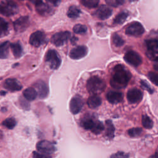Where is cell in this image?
I'll use <instances>...</instances> for the list:
<instances>
[{
    "instance_id": "obj_24",
    "label": "cell",
    "mask_w": 158,
    "mask_h": 158,
    "mask_svg": "<svg viewBox=\"0 0 158 158\" xmlns=\"http://www.w3.org/2000/svg\"><path fill=\"white\" fill-rule=\"evenodd\" d=\"M114 126L111 120H107L106 121V136L109 139H112L114 137Z\"/></svg>"
},
{
    "instance_id": "obj_40",
    "label": "cell",
    "mask_w": 158,
    "mask_h": 158,
    "mask_svg": "<svg viewBox=\"0 0 158 158\" xmlns=\"http://www.w3.org/2000/svg\"><path fill=\"white\" fill-rule=\"evenodd\" d=\"M33 158H51L49 155L43 154L41 152H33Z\"/></svg>"
},
{
    "instance_id": "obj_46",
    "label": "cell",
    "mask_w": 158,
    "mask_h": 158,
    "mask_svg": "<svg viewBox=\"0 0 158 158\" xmlns=\"http://www.w3.org/2000/svg\"><path fill=\"white\" fill-rule=\"evenodd\" d=\"M30 1L32 3H34L35 4L36 3L40 2V1H41V0H30Z\"/></svg>"
},
{
    "instance_id": "obj_25",
    "label": "cell",
    "mask_w": 158,
    "mask_h": 158,
    "mask_svg": "<svg viewBox=\"0 0 158 158\" xmlns=\"http://www.w3.org/2000/svg\"><path fill=\"white\" fill-rule=\"evenodd\" d=\"M10 47V43L8 41H4L1 44L0 57L1 59H6L9 55V49Z\"/></svg>"
},
{
    "instance_id": "obj_11",
    "label": "cell",
    "mask_w": 158,
    "mask_h": 158,
    "mask_svg": "<svg viewBox=\"0 0 158 158\" xmlns=\"http://www.w3.org/2000/svg\"><path fill=\"white\" fill-rule=\"evenodd\" d=\"M98 120L95 118L94 114H87L81 118L80 120V125L85 130H92L95 127Z\"/></svg>"
},
{
    "instance_id": "obj_5",
    "label": "cell",
    "mask_w": 158,
    "mask_h": 158,
    "mask_svg": "<svg viewBox=\"0 0 158 158\" xmlns=\"http://www.w3.org/2000/svg\"><path fill=\"white\" fill-rule=\"evenodd\" d=\"M45 61L52 70L57 69L61 64V59L56 50H49L45 57Z\"/></svg>"
},
{
    "instance_id": "obj_22",
    "label": "cell",
    "mask_w": 158,
    "mask_h": 158,
    "mask_svg": "<svg viewBox=\"0 0 158 158\" xmlns=\"http://www.w3.org/2000/svg\"><path fill=\"white\" fill-rule=\"evenodd\" d=\"M37 94H38V93L36 90L32 87L27 88L23 92V95L24 98L27 100L30 101L35 100L37 97Z\"/></svg>"
},
{
    "instance_id": "obj_36",
    "label": "cell",
    "mask_w": 158,
    "mask_h": 158,
    "mask_svg": "<svg viewBox=\"0 0 158 158\" xmlns=\"http://www.w3.org/2000/svg\"><path fill=\"white\" fill-rule=\"evenodd\" d=\"M105 1L107 5L114 7H117L124 3V0H105Z\"/></svg>"
},
{
    "instance_id": "obj_27",
    "label": "cell",
    "mask_w": 158,
    "mask_h": 158,
    "mask_svg": "<svg viewBox=\"0 0 158 158\" xmlns=\"http://www.w3.org/2000/svg\"><path fill=\"white\" fill-rule=\"evenodd\" d=\"M128 13L125 11H123L117 14L114 18L113 22L114 24H122L127 19Z\"/></svg>"
},
{
    "instance_id": "obj_28",
    "label": "cell",
    "mask_w": 158,
    "mask_h": 158,
    "mask_svg": "<svg viewBox=\"0 0 158 158\" xmlns=\"http://www.w3.org/2000/svg\"><path fill=\"white\" fill-rule=\"evenodd\" d=\"M0 32H1V36L3 37L4 36L6 35L8 33L9 30V24L7 22H6L3 18H1L0 22Z\"/></svg>"
},
{
    "instance_id": "obj_43",
    "label": "cell",
    "mask_w": 158,
    "mask_h": 158,
    "mask_svg": "<svg viewBox=\"0 0 158 158\" xmlns=\"http://www.w3.org/2000/svg\"><path fill=\"white\" fill-rule=\"evenodd\" d=\"M154 68L156 70H157L158 72V60L155 61L154 64Z\"/></svg>"
},
{
    "instance_id": "obj_8",
    "label": "cell",
    "mask_w": 158,
    "mask_h": 158,
    "mask_svg": "<svg viewBox=\"0 0 158 158\" xmlns=\"http://www.w3.org/2000/svg\"><path fill=\"white\" fill-rule=\"evenodd\" d=\"M46 41V36L45 33L41 31H36L33 32L30 36V44L36 48L40 47L44 44Z\"/></svg>"
},
{
    "instance_id": "obj_26",
    "label": "cell",
    "mask_w": 158,
    "mask_h": 158,
    "mask_svg": "<svg viewBox=\"0 0 158 158\" xmlns=\"http://www.w3.org/2000/svg\"><path fill=\"white\" fill-rule=\"evenodd\" d=\"M81 10L76 6H71L67 12V16L70 19H77L81 14Z\"/></svg>"
},
{
    "instance_id": "obj_45",
    "label": "cell",
    "mask_w": 158,
    "mask_h": 158,
    "mask_svg": "<svg viewBox=\"0 0 158 158\" xmlns=\"http://www.w3.org/2000/svg\"><path fill=\"white\" fill-rule=\"evenodd\" d=\"M150 158H158V153L157 152V153L154 154V155L151 156L150 157Z\"/></svg>"
},
{
    "instance_id": "obj_35",
    "label": "cell",
    "mask_w": 158,
    "mask_h": 158,
    "mask_svg": "<svg viewBox=\"0 0 158 158\" xmlns=\"http://www.w3.org/2000/svg\"><path fill=\"white\" fill-rule=\"evenodd\" d=\"M104 129V126L103 125V123L98 120L97 123L96 124L95 127H94V128L92 130V132L96 135H98V134H100Z\"/></svg>"
},
{
    "instance_id": "obj_41",
    "label": "cell",
    "mask_w": 158,
    "mask_h": 158,
    "mask_svg": "<svg viewBox=\"0 0 158 158\" xmlns=\"http://www.w3.org/2000/svg\"><path fill=\"white\" fill-rule=\"evenodd\" d=\"M20 104H21V106L23 107V108H24L25 109H28L29 107H30V106L29 104L25 101H23V100H21L20 101Z\"/></svg>"
},
{
    "instance_id": "obj_32",
    "label": "cell",
    "mask_w": 158,
    "mask_h": 158,
    "mask_svg": "<svg viewBox=\"0 0 158 158\" xmlns=\"http://www.w3.org/2000/svg\"><path fill=\"white\" fill-rule=\"evenodd\" d=\"M143 133V130L141 128L136 127L131 128L128 131V134L131 137H137L140 136Z\"/></svg>"
},
{
    "instance_id": "obj_6",
    "label": "cell",
    "mask_w": 158,
    "mask_h": 158,
    "mask_svg": "<svg viewBox=\"0 0 158 158\" xmlns=\"http://www.w3.org/2000/svg\"><path fill=\"white\" fill-rule=\"evenodd\" d=\"M71 34L69 31H60L54 34L51 39L52 44L56 46H61L65 44L70 38Z\"/></svg>"
},
{
    "instance_id": "obj_3",
    "label": "cell",
    "mask_w": 158,
    "mask_h": 158,
    "mask_svg": "<svg viewBox=\"0 0 158 158\" xmlns=\"http://www.w3.org/2000/svg\"><path fill=\"white\" fill-rule=\"evenodd\" d=\"M1 13L4 16L10 17L15 15L19 12L17 4L12 0H2L0 6Z\"/></svg>"
},
{
    "instance_id": "obj_14",
    "label": "cell",
    "mask_w": 158,
    "mask_h": 158,
    "mask_svg": "<svg viewBox=\"0 0 158 158\" xmlns=\"http://www.w3.org/2000/svg\"><path fill=\"white\" fill-rule=\"evenodd\" d=\"M36 10L38 14L43 17H48L53 14L54 9L48 4L43 2L42 1L35 4Z\"/></svg>"
},
{
    "instance_id": "obj_16",
    "label": "cell",
    "mask_w": 158,
    "mask_h": 158,
    "mask_svg": "<svg viewBox=\"0 0 158 158\" xmlns=\"http://www.w3.org/2000/svg\"><path fill=\"white\" fill-rule=\"evenodd\" d=\"M88 54V49L85 46H79L73 48L70 53L69 57L74 60L80 59L86 56Z\"/></svg>"
},
{
    "instance_id": "obj_13",
    "label": "cell",
    "mask_w": 158,
    "mask_h": 158,
    "mask_svg": "<svg viewBox=\"0 0 158 158\" xmlns=\"http://www.w3.org/2000/svg\"><path fill=\"white\" fill-rule=\"evenodd\" d=\"M83 104V100L81 96L78 95L73 96L70 100L69 104L70 112L73 114H77L82 109Z\"/></svg>"
},
{
    "instance_id": "obj_12",
    "label": "cell",
    "mask_w": 158,
    "mask_h": 158,
    "mask_svg": "<svg viewBox=\"0 0 158 158\" xmlns=\"http://www.w3.org/2000/svg\"><path fill=\"white\" fill-rule=\"evenodd\" d=\"M13 25L16 33H22L27 30L30 25L29 17L28 16L20 17L14 21Z\"/></svg>"
},
{
    "instance_id": "obj_9",
    "label": "cell",
    "mask_w": 158,
    "mask_h": 158,
    "mask_svg": "<svg viewBox=\"0 0 158 158\" xmlns=\"http://www.w3.org/2000/svg\"><path fill=\"white\" fill-rule=\"evenodd\" d=\"M124 60L128 64L138 67L142 63V59L139 54L134 51H128L124 55Z\"/></svg>"
},
{
    "instance_id": "obj_31",
    "label": "cell",
    "mask_w": 158,
    "mask_h": 158,
    "mask_svg": "<svg viewBox=\"0 0 158 158\" xmlns=\"http://www.w3.org/2000/svg\"><path fill=\"white\" fill-rule=\"evenodd\" d=\"M81 4L88 8L96 7L99 2V0H81Z\"/></svg>"
},
{
    "instance_id": "obj_42",
    "label": "cell",
    "mask_w": 158,
    "mask_h": 158,
    "mask_svg": "<svg viewBox=\"0 0 158 158\" xmlns=\"http://www.w3.org/2000/svg\"><path fill=\"white\" fill-rule=\"evenodd\" d=\"M48 2L53 4L54 6H57L60 4V0H47Z\"/></svg>"
},
{
    "instance_id": "obj_47",
    "label": "cell",
    "mask_w": 158,
    "mask_h": 158,
    "mask_svg": "<svg viewBox=\"0 0 158 158\" xmlns=\"http://www.w3.org/2000/svg\"><path fill=\"white\" fill-rule=\"evenodd\" d=\"M130 2H133V1H136L137 0H128Z\"/></svg>"
},
{
    "instance_id": "obj_21",
    "label": "cell",
    "mask_w": 158,
    "mask_h": 158,
    "mask_svg": "<svg viewBox=\"0 0 158 158\" xmlns=\"http://www.w3.org/2000/svg\"><path fill=\"white\" fill-rule=\"evenodd\" d=\"M102 102L101 98L97 94H93L90 96L87 101V104L91 109H96L98 107Z\"/></svg>"
},
{
    "instance_id": "obj_39",
    "label": "cell",
    "mask_w": 158,
    "mask_h": 158,
    "mask_svg": "<svg viewBox=\"0 0 158 158\" xmlns=\"http://www.w3.org/2000/svg\"><path fill=\"white\" fill-rule=\"evenodd\" d=\"M140 83H141V87H142L143 89L147 90L149 93H153V91H154L153 89L150 86V85H149L146 81H144V80H141Z\"/></svg>"
},
{
    "instance_id": "obj_29",
    "label": "cell",
    "mask_w": 158,
    "mask_h": 158,
    "mask_svg": "<svg viewBox=\"0 0 158 158\" xmlns=\"http://www.w3.org/2000/svg\"><path fill=\"white\" fill-rule=\"evenodd\" d=\"M141 122L143 126L146 129H151L153 127V122L151 119L149 117L146 115H144L142 116Z\"/></svg>"
},
{
    "instance_id": "obj_30",
    "label": "cell",
    "mask_w": 158,
    "mask_h": 158,
    "mask_svg": "<svg viewBox=\"0 0 158 158\" xmlns=\"http://www.w3.org/2000/svg\"><path fill=\"white\" fill-rule=\"evenodd\" d=\"M2 125L8 129H12L16 125V120L13 117H9L2 122Z\"/></svg>"
},
{
    "instance_id": "obj_23",
    "label": "cell",
    "mask_w": 158,
    "mask_h": 158,
    "mask_svg": "<svg viewBox=\"0 0 158 158\" xmlns=\"http://www.w3.org/2000/svg\"><path fill=\"white\" fill-rule=\"evenodd\" d=\"M10 48L11 49L14 56L15 58H19L22 56L23 54V49L20 43L17 42L14 43H10Z\"/></svg>"
},
{
    "instance_id": "obj_10",
    "label": "cell",
    "mask_w": 158,
    "mask_h": 158,
    "mask_svg": "<svg viewBox=\"0 0 158 158\" xmlns=\"http://www.w3.org/2000/svg\"><path fill=\"white\" fill-rule=\"evenodd\" d=\"M36 149L40 152L48 155L52 154L56 150L54 143L46 140L39 141L36 144Z\"/></svg>"
},
{
    "instance_id": "obj_37",
    "label": "cell",
    "mask_w": 158,
    "mask_h": 158,
    "mask_svg": "<svg viewBox=\"0 0 158 158\" xmlns=\"http://www.w3.org/2000/svg\"><path fill=\"white\" fill-rule=\"evenodd\" d=\"M148 77L152 83L158 86V75L157 73L150 72L148 74Z\"/></svg>"
},
{
    "instance_id": "obj_44",
    "label": "cell",
    "mask_w": 158,
    "mask_h": 158,
    "mask_svg": "<svg viewBox=\"0 0 158 158\" xmlns=\"http://www.w3.org/2000/svg\"><path fill=\"white\" fill-rule=\"evenodd\" d=\"M78 40V38H76L75 36H73V37H72V38H71V42L72 43V44H73V42H74V43H75V42H76V41Z\"/></svg>"
},
{
    "instance_id": "obj_15",
    "label": "cell",
    "mask_w": 158,
    "mask_h": 158,
    "mask_svg": "<svg viewBox=\"0 0 158 158\" xmlns=\"http://www.w3.org/2000/svg\"><path fill=\"white\" fill-rule=\"evenodd\" d=\"M143 96V92L138 88L129 89L127 94V98L129 103L136 104L141 101Z\"/></svg>"
},
{
    "instance_id": "obj_1",
    "label": "cell",
    "mask_w": 158,
    "mask_h": 158,
    "mask_svg": "<svg viewBox=\"0 0 158 158\" xmlns=\"http://www.w3.org/2000/svg\"><path fill=\"white\" fill-rule=\"evenodd\" d=\"M131 75L124 65L118 64L115 65L112 71L110 80L111 86L115 89H122L125 88L128 85Z\"/></svg>"
},
{
    "instance_id": "obj_20",
    "label": "cell",
    "mask_w": 158,
    "mask_h": 158,
    "mask_svg": "<svg viewBox=\"0 0 158 158\" xmlns=\"http://www.w3.org/2000/svg\"><path fill=\"white\" fill-rule=\"evenodd\" d=\"M106 99L111 104H117L123 100V94L119 91H110L106 94Z\"/></svg>"
},
{
    "instance_id": "obj_17",
    "label": "cell",
    "mask_w": 158,
    "mask_h": 158,
    "mask_svg": "<svg viewBox=\"0 0 158 158\" xmlns=\"http://www.w3.org/2000/svg\"><path fill=\"white\" fill-rule=\"evenodd\" d=\"M112 14V10L106 5L100 6L96 10L94 15L101 20H106L109 18Z\"/></svg>"
},
{
    "instance_id": "obj_4",
    "label": "cell",
    "mask_w": 158,
    "mask_h": 158,
    "mask_svg": "<svg viewBox=\"0 0 158 158\" xmlns=\"http://www.w3.org/2000/svg\"><path fill=\"white\" fill-rule=\"evenodd\" d=\"M146 46V56L152 60L156 61L158 60V41L155 39H149L145 41Z\"/></svg>"
},
{
    "instance_id": "obj_18",
    "label": "cell",
    "mask_w": 158,
    "mask_h": 158,
    "mask_svg": "<svg viewBox=\"0 0 158 158\" xmlns=\"http://www.w3.org/2000/svg\"><path fill=\"white\" fill-rule=\"evenodd\" d=\"M35 88L36 89V91L41 99L46 98L49 93V88L47 84L43 80L37 81L35 85Z\"/></svg>"
},
{
    "instance_id": "obj_34",
    "label": "cell",
    "mask_w": 158,
    "mask_h": 158,
    "mask_svg": "<svg viewBox=\"0 0 158 158\" xmlns=\"http://www.w3.org/2000/svg\"><path fill=\"white\" fill-rule=\"evenodd\" d=\"M73 31L74 33L77 34H83L85 33L87 31V27L81 24H77L73 28Z\"/></svg>"
},
{
    "instance_id": "obj_33",
    "label": "cell",
    "mask_w": 158,
    "mask_h": 158,
    "mask_svg": "<svg viewBox=\"0 0 158 158\" xmlns=\"http://www.w3.org/2000/svg\"><path fill=\"white\" fill-rule=\"evenodd\" d=\"M112 39L113 44L117 47H120L124 44V40L117 33H114L112 35Z\"/></svg>"
},
{
    "instance_id": "obj_2",
    "label": "cell",
    "mask_w": 158,
    "mask_h": 158,
    "mask_svg": "<svg viewBox=\"0 0 158 158\" xmlns=\"http://www.w3.org/2000/svg\"><path fill=\"white\" fill-rule=\"evenodd\" d=\"M106 82L102 78L94 76L89 78L86 83L88 91L93 94H98L103 92L106 88Z\"/></svg>"
},
{
    "instance_id": "obj_19",
    "label": "cell",
    "mask_w": 158,
    "mask_h": 158,
    "mask_svg": "<svg viewBox=\"0 0 158 158\" xmlns=\"http://www.w3.org/2000/svg\"><path fill=\"white\" fill-rule=\"evenodd\" d=\"M4 88L10 91H20L22 86L20 83L15 78H7L4 81Z\"/></svg>"
},
{
    "instance_id": "obj_38",
    "label": "cell",
    "mask_w": 158,
    "mask_h": 158,
    "mask_svg": "<svg viewBox=\"0 0 158 158\" xmlns=\"http://www.w3.org/2000/svg\"><path fill=\"white\" fill-rule=\"evenodd\" d=\"M129 154L124 152L118 151L110 156V158H128Z\"/></svg>"
},
{
    "instance_id": "obj_7",
    "label": "cell",
    "mask_w": 158,
    "mask_h": 158,
    "mask_svg": "<svg viewBox=\"0 0 158 158\" xmlns=\"http://www.w3.org/2000/svg\"><path fill=\"white\" fill-rule=\"evenodd\" d=\"M144 32L143 26L138 22H133L130 23L125 29V33L130 36L138 37L141 36Z\"/></svg>"
}]
</instances>
